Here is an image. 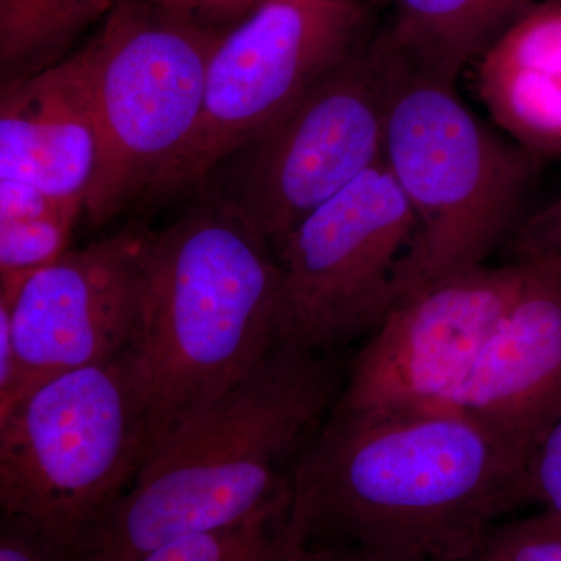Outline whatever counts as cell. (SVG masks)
<instances>
[{
    "instance_id": "cell-5",
    "label": "cell",
    "mask_w": 561,
    "mask_h": 561,
    "mask_svg": "<svg viewBox=\"0 0 561 561\" xmlns=\"http://www.w3.org/2000/svg\"><path fill=\"white\" fill-rule=\"evenodd\" d=\"M147 456L149 420L127 353L47 379L0 413L2 518L65 557Z\"/></svg>"
},
{
    "instance_id": "cell-18",
    "label": "cell",
    "mask_w": 561,
    "mask_h": 561,
    "mask_svg": "<svg viewBox=\"0 0 561 561\" xmlns=\"http://www.w3.org/2000/svg\"><path fill=\"white\" fill-rule=\"evenodd\" d=\"M84 209H69L39 219L0 221V295L13 297L36 272L70 249Z\"/></svg>"
},
{
    "instance_id": "cell-14",
    "label": "cell",
    "mask_w": 561,
    "mask_h": 561,
    "mask_svg": "<svg viewBox=\"0 0 561 561\" xmlns=\"http://www.w3.org/2000/svg\"><path fill=\"white\" fill-rule=\"evenodd\" d=\"M491 121L541 161L561 158V0H540L478 60Z\"/></svg>"
},
{
    "instance_id": "cell-20",
    "label": "cell",
    "mask_w": 561,
    "mask_h": 561,
    "mask_svg": "<svg viewBox=\"0 0 561 561\" xmlns=\"http://www.w3.org/2000/svg\"><path fill=\"white\" fill-rule=\"evenodd\" d=\"M504 251L507 261L541 268L561 279V197L527 214Z\"/></svg>"
},
{
    "instance_id": "cell-25",
    "label": "cell",
    "mask_w": 561,
    "mask_h": 561,
    "mask_svg": "<svg viewBox=\"0 0 561 561\" xmlns=\"http://www.w3.org/2000/svg\"><path fill=\"white\" fill-rule=\"evenodd\" d=\"M0 561H65L35 534L2 518Z\"/></svg>"
},
{
    "instance_id": "cell-12",
    "label": "cell",
    "mask_w": 561,
    "mask_h": 561,
    "mask_svg": "<svg viewBox=\"0 0 561 561\" xmlns=\"http://www.w3.org/2000/svg\"><path fill=\"white\" fill-rule=\"evenodd\" d=\"M522 265L518 298L445 409L481 427L523 474L561 413V279Z\"/></svg>"
},
{
    "instance_id": "cell-24",
    "label": "cell",
    "mask_w": 561,
    "mask_h": 561,
    "mask_svg": "<svg viewBox=\"0 0 561 561\" xmlns=\"http://www.w3.org/2000/svg\"><path fill=\"white\" fill-rule=\"evenodd\" d=\"M278 561H405L367 549L323 542H286L283 538Z\"/></svg>"
},
{
    "instance_id": "cell-19",
    "label": "cell",
    "mask_w": 561,
    "mask_h": 561,
    "mask_svg": "<svg viewBox=\"0 0 561 561\" xmlns=\"http://www.w3.org/2000/svg\"><path fill=\"white\" fill-rule=\"evenodd\" d=\"M460 561H561V513L496 523Z\"/></svg>"
},
{
    "instance_id": "cell-1",
    "label": "cell",
    "mask_w": 561,
    "mask_h": 561,
    "mask_svg": "<svg viewBox=\"0 0 561 561\" xmlns=\"http://www.w3.org/2000/svg\"><path fill=\"white\" fill-rule=\"evenodd\" d=\"M522 471L459 413L330 415L291 476L284 541L405 561H460L519 507Z\"/></svg>"
},
{
    "instance_id": "cell-11",
    "label": "cell",
    "mask_w": 561,
    "mask_h": 561,
    "mask_svg": "<svg viewBox=\"0 0 561 561\" xmlns=\"http://www.w3.org/2000/svg\"><path fill=\"white\" fill-rule=\"evenodd\" d=\"M149 228L133 221L69 249L25 280L10 306L14 379L0 413L41 382L121 356L138 327Z\"/></svg>"
},
{
    "instance_id": "cell-15",
    "label": "cell",
    "mask_w": 561,
    "mask_h": 561,
    "mask_svg": "<svg viewBox=\"0 0 561 561\" xmlns=\"http://www.w3.org/2000/svg\"><path fill=\"white\" fill-rule=\"evenodd\" d=\"M540 0H393L375 39L402 65L453 81Z\"/></svg>"
},
{
    "instance_id": "cell-17",
    "label": "cell",
    "mask_w": 561,
    "mask_h": 561,
    "mask_svg": "<svg viewBox=\"0 0 561 561\" xmlns=\"http://www.w3.org/2000/svg\"><path fill=\"white\" fill-rule=\"evenodd\" d=\"M290 502L260 516L162 546L140 561H278Z\"/></svg>"
},
{
    "instance_id": "cell-3",
    "label": "cell",
    "mask_w": 561,
    "mask_h": 561,
    "mask_svg": "<svg viewBox=\"0 0 561 561\" xmlns=\"http://www.w3.org/2000/svg\"><path fill=\"white\" fill-rule=\"evenodd\" d=\"M279 300L271 243L214 203L201 197L151 234L125 351L149 420L147 459L278 345Z\"/></svg>"
},
{
    "instance_id": "cell-7",
    "label": "cell",
    "mask_w": 561,
    "mask_h": 561,
    "mask_svg": "<svg viewBox=\"0 0 561 561\" xmlns=\"http://www.w3.org/2000/svg\"><path fill=\"white\" fill-rule=\"evenodd\" d=\"M390 88L389 57L373 38L221 161L198 195L278 249L313 210L383 161Z\"/></svg>"
},
{
    "instance_id": "cell-21",
    "label": "cell",
    "mask_w": 561,
    "mask_h": 561,
    "mask_svg": "<svg viewBox=\"0 0 561 561\" xmlns=\"http://www.w3.org/2000/svg\"><path fill=\"white\" fill-rule=\"evenodd\" d=\"M519 507L540 504L561 513V413L542 432L524 465L518 483Z\"/></svg>"
},
{
    "instance_id": "cell-16",
    "label": "cell",
    "mask_w": 561,
    "mask_h": 561,
    "mask_svg": "<svg viewBox=\"0 0 561 561\" xmlns=\"http://www.w3.org/2000/svg\"><path fill=\"white\" fill-rule=\"evenodd\" d=\"M119 0H0L2 84L31 77L69 57L92 24Z\"/></svg>"
},
{
    "instance_id": "cell-22",
    "label": "cell",
    "mask_w": 561,
    "mask_h": 561,
    "mask_svg": "<svg viewBox=\"0 0 561 561\" xmlns=\"http://www.w3.org/2000/svg\"><path fill=\"white\" fill-rule=\"evenodd\" d=\"M151 2L198 27L227 33L241 24L265 0H151Z\"/></svg>"
},
{
    "instance_id": "cell-6",
    "label": "cell",
    "mask_w": 561,
    "mask_h": 561,
    "mask_svg": "<svg viewBox=\"0 0 561 561\" xmlns=\"http://www.w3.org/2000/svg\"><path fill=\"white\" fill-rule=\"evenodd\" d=\"M224 35L151 0H119L81 47L99 131L98 171L84 202L92 227L146 198L191 138Z\"/></svg>"
},
{
    "instance_id": "cell-8",
    "label": "cell",
    "mask_w": 561,
    "mask_h": 561,
    "mask_svg": "<svg viewBox=\"0 0 561 561\" xmlns=\"http://www.w3.org/2000/svg\"><path fill=\"white\" fill-rule=\"evenodd\" d=\"M367 0H265L221 36L191 138L146 198L198 192L210 172L370 44Z\"/></svg>"
},
{
    "instance_id": "cell-9",
    "label": "cell",
    "mask_w": 561,
    "mask_h": 561,
    "mask_svg": "<svg viewBox=\"0 0 561 561\" xmlns=\"http://www.w3.org/2000/svg\"><path fill=\"white\" fill-rule=\"evenodd\" d=\"M415 214L383 161L324 203L275 250L278 341L330 354L370 335L398 302Z\"/></svg>"
},
{
    "instance_id": "cell-13",
    "label": "cell",
    "mask_w": 561,
    "mask_h": 561,
    "mask_svg": "<svg viewBox=\"0 0 561 561\" xmlns=\"http://www.w3.org/2000/svg\"><path fill=\"white\" fill-rule=\"evenodd\" d=\"M98 162V119L81 49L2 84L0 179L24 181L62 201L87 202Z\"/></svg>"
},
{
    "instance_id": "cell-23",
    "label": "cell",
    "mask_w": 561,
    "mask_h": 561,
    "mask_svg": "<svg viewBox=\"0 0 561 561\" xmlns=\"http://www.w3.org/2000/svg\"><path fill=\"white\" fill-rule=\"evenodd\" d=\"M69 209H84V202L62 201L24 181L0 179V221L39 219Z\"/></svg>"
},
{
    "instance_id": "cell-4",
    "label": "cell",
    "mask_w": 561,
    "mask_h": 561,
    "mask_svg": "<svg viewBox=\"0 0 561 561\" xmlns=\"http://www.w3.org/2000/svg\"><path fill=\"white\" fill-rule=\"evenodd\" d=\"M383 51L391 65L383 164L416 219L398 279L400 301L434 280L489 264L505 250L527 217L524 208L542 161L482 124L456 83Z\"/></svg>"
},
{
    "instance_id": "cell-10",
    "label": "cell",
    "mask_w": 561,
    "mask_h": 561,
    "mask_svg": "<svg viewBox=\"0 0 561 561\" xmlns=\"http://www.w3.org/2000/svg\"><path fill=\"white\" fill-rule=\"evenodd\" d=\"M518 262L483 264L402 298L351 362L335 409L442 411L522 291Z\"/></svg>"
},
{
    "instance_id": "cell-2",
    "label": "cell",
    "mask_w": 561,
    "mask_h": 561,
    "mask_svg": "<svg viewBox=\"0 0 561 561\" xmlns=\"http://www.w3.org/2000/svg\"><path fill=\"white\" fill-rule=\"evenodd\" d=\"M330 354L278 343L261 364L150 454L130 489L65 561H140L290 502L291 476L341 394Z\"/></svg>"
}]
</instances>
